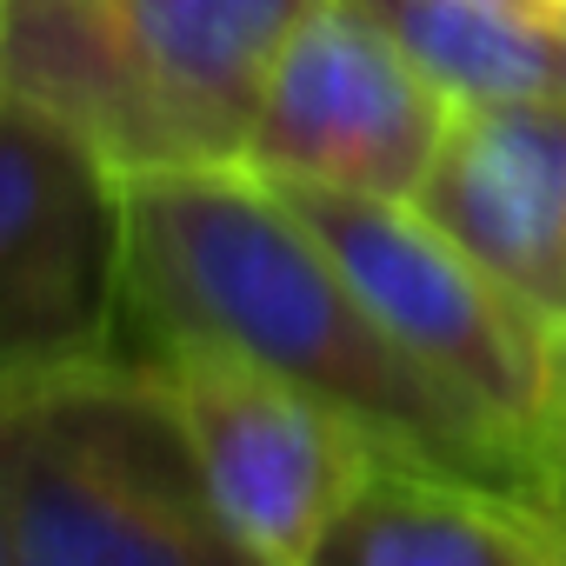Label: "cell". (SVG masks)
Listing matches in <instances>:
<instances>
[{"instance_id":"1","label":"cell","mask_w":566,"mask_h":566,"mask_svg":"<svg viewBox=\"0 0 566 566\" xmlns=\"http://www.w3.org/2000/svg\"><path fill=\"white\" fill-rule=\"evenodd\" d=\"M220 347L340 407L380 447L533 486L513 440L427 380L321 233L253 167H167L120 180V354Z\"/></svg>"},{"instance_id":"2","label":"cell","mask_w":566,"mask_h":566,"mask_svg":"<svg viewBox=\"0 0 566 566\" xmlns=\"http://www.w3.org/2000/svg\"><path fill=\"white\" fill-rule=\"evenodd\" d=\"M321 0H0V94L120 180L240 167L266 74Z\"/></svg>"},{"instance_id":"3","label":"cell","mask_w":566,"mask_h":566,"mask_svg":"<svg viewBox=\"0 0 566 566\" xmlns=\"http://www.w3.org/2000/svg\"><path fill=\"white\" fill-rule=\"evenodd\" d=\"M8 566H253L193 467L160 374L87 354L0 387Z\"/></svg>"},{"instance_id":"4","label":"cell","mask_w":566,"mask_h":566,"mask_svg":"<svg viewBox=\"0 0 566 566\" xmlns=\"http://www.w3.org/2000/svg\"><path fill=\"white\" fill-rule=\"evenodd\" d=\"M280 193L321 233L387 340L533 467V433L553 407V327L513 287H500L467 247H453L413 200L334 187Z\"/></svg>"},{"instance_id":"5","label":"cell","mask_w":566,"mask_h":566,"mask_svg":"<svg viewBox=\"0 0 566 566\" xmlns=\"http://www.w3.org/2000/svg\"><path fill=\"white\" fill-rule=\"evenodd\" d=\"M140 360L160 374L213 513L227 520L240 553L253 566H314L327 526L387 447L340 407L240 354L167 347Z\"/></svg>"},{"instance_id":"6","label":"cell","mask_w":566,"mask_h":566,"mask_svg":"<svg viewBox=\"0 0 566 566\" xmlns=\"http://www.w3.org/2000/svg\"><path fill=\"white\" fill-rule=\"evenodd\" d=\"M120 347V174L0 94V387Z\"/></svg>"},{"instance_id":"7","label":"cell","mask_w":566,"mask_h":566,"mask_svg":"<svg viewBox=\"0 0 566 566\" xmlns=\"http://www.w3.org/2000/svg\"><path fill=\"white\" fill-rule=\"evenodd\" d=\"M447 120L453 101L367 8L321 0L266 74L240 167L273 187L413 200Z\"/></svg>"},{"instance_id":"8","label":"cell","mask_w":566,"mask_h":566,"mask_svg":"<svg viewBox=\"0 0 566 566\" xmlns=\"http://www.w3.org/2000/svg\"><path fill=\"white\" fill-rule=\"evenodd\" d=\"M413 207L553 327L566 301V101L453 107Z\"/></svg>"},{"instance_id":"9","label":"cell","mask_w":566,"mask_h":566,"mask_svg":"<svg viewBox=\"0 0 566 566\" xmlns=\"http://www.w3.org/2000/svg\"><path fill=\"white\" fill-rule=\"evenodd\" d=\"M314 566H566V539L533 486L387 447L327 526Z\"/></svg>"},{"instance_id":"10","label":"cell","mask_w":566,"mask_h":566,"mask_svg":"<svg viewBox=\"0 0 566 566\" xmlns=\"http://www.w3.org/2000/svg\"><path fill=\"white\" fill-rule=\"evenodd\" d=\"M453 101H566V14L526 0H354Z\"/></svg>"},{"instance_id":"11","label":"cell","mask_w":566,"mask_h":566,"mask_svg":"<svg viewBox=\"0 0 566 566\" xmlns=\"http://www.w3.org/2000/svg\"><path fill=\"white\" fill-rule=\"evenodd\" d=\"M546 480H566V367L553 360V407L533 433V486Z\"/></svg>"},{"instance_id":"12","label":"cell","mask_w":566,"mask_h":566,"mask_svg":"<svg viewBox=\"0 0 566 566\" xmlns=\"http://www.w3.org/2000/svg\"><path fill=\"white\" fill-rule=\"evenodd\" d=\"M539 500H546V513L559 520V539H566V480H546V486H533Z\"/></svg>"},{"instance_id":"13","label":"cell","mask_w":566,"mask_h":566,"mask_svg":"<svg viewBox=\"0 0 566 566\" xmlns=\"http://www.w3.org/2000/svg\"><path fill=\"white\" fill-rule=\"evenodd\" d=\"M553 340L566 347V301H559V321H553Z\"/></svg>"},{"instance_id":"14","label":"cell","mask_w":566,"mask_h":566,"mask_svg":"<svg viewBox=\"0 0 566 566\" xmlns=\"http://www.w3.org/2000/svg\"><path fill=\"white\" fill-rule=\"evenodd\" d=\"M553 360H559V367H566V347H559V340H553Z\"/></svg>"},{"instance_id":"15","label":"cell","mask_w":566,"mask_h":566,"mask_svg":"<svg viewBox=\"0 0 566 566\" xmlns=\"http://www.w3.org/2000/svg\"><path fill=\"white\" fill-rule=\"evenodd\" d=\"M0 566H8V559H0Z\"/></svg>"}]
</instances>
